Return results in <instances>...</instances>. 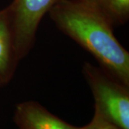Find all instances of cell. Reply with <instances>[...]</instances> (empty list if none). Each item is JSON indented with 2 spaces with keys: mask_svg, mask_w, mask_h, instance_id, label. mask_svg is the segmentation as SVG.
I'll return each mask as SVG.
<instances>
[{
  "mask_svg": "<svg viewBox=\"0 0 129 129\" xmlns=\"http://www.w3.org/2000/svg\"><path fill=\"white\" fill-rule=\"evenodd\" d=\"M95 10L115 27L129 19V0H79Z\"/></svg>",
  "mask_w": 129,
  "mask_h": 129,
  "instance_id": "cell-6",
  "label": "cell"
},
{
  "mask_svg": "<svg viewBox=\"0 0 129 129\" xmlns=\"http://www.w3.org/2000/svg\"><path fill=\"white\" fill-rule=\"evenodd\" d=\"M83 73L95 100V112L129 129V86L100 66L85 62Z\"/></svg>",
  "mask_w": 129,
  "mask_h": 129,
  "instance_id": "cell-2",
  "label": "cell"
},
{
  "mask_svg": "<svg viewBox=\"0 0 129 129\" xmlns=\"http://www.w3.org/2000/svg\"><path fill=\"white\" fill-rule=\"evenodd\" d=\"M12 15L8 6L0 11V86L14 77L19 63Z\"/></svg>",
  "mask_w": 129,
  "mask_h": 129,
  "instance_id": "cell-5",
  "label": "cell"
},
{
  "mask_svg": "<svg viewBox=\"0 0 129 129\" xmlns=\"http://www.w3.org/2000/svg\"><path fill=\"white\" fill-rule=\"evenodd\" d=\"M13 120L18 129H80L60 119L35 101L17 104Z\"/></svg>",
  "mask_w": 129,
  "mask_h": 129,
  "instance_id": "cell-4",
  "label": "cell"
},
{
  "mask_svg": "<svg viewBox=\"0 0 129 129\" xmlns=\"http://www.w3.org/2000/svg\"><path fill=\"white\" fill-rule=\"evenodd\" d=\"M48 13L60 31L92 55L100 67L129 86V52L106 19L79 0H58Z\"/></svg>",
  "mask_w": 129,
  "mask_h": 129,
  "instance_id": "cell-1",
  "label": "cell"
},
{
  "mask_svg": "<svg viewBox=\"0 0 129 129\" xmlns=\"http://www.w3.org/2000/svg\"><path fill=\"white\" fill-rule=\"evenodd\" d=\"M80 129H123L117 125L106 120L102 115L95 112L92 119L88 125L80 127Z\"/></svg>",
  "mask_w": 129,
  "mask_h": 129,
  "instance_id": "cell-7",
  "label": "cell"
},
{
  "mask_svg": "<svg viewBox=\"0 0 129 129\" xmlns=\"http://www.w3.org/2000/svg\"><path fill=\"white\" fill-rule=\"evenodd\" d=\"M58 0H14L9 5L19 61L33 48L40 23Z\"/></svg>",
  "mask_w": 129,
  "mask_h": 129,
  "instance_id": "cell-3",
  "label": "cell"
}]
</instances>
